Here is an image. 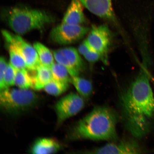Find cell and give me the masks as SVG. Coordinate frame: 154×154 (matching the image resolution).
<instances>
[{
    "label": "cell",
    "mask_w": 154,
    "mask_h": 154,
    "mask_svg": "<svg viewBox=\"0 0 154 154\" xmlns=\"http://www.w3.org/2000/svg\"><path fill=\"white\" fill-rule=\"evenodd\" d=\"M126 126L134 137L149 132V120L154 115V97L149 75L145 70L139 74L121 97Z\"/></svg>",
    "instance_id": "6da1fadb"
},
{
    "label": "cell",
    "mask_w": 154,
    "mask_h": 154,
    "mask_svg": "<svg viewBox=\"0 0 154 154\" xmlns=\"http://www.w3.org/2000/svg\"><path fill=\"white\" fill-rule=\"evenodd\" d=\"M117 115L109 107H96L79 121L72 132L73 139L114 140L117 137Z\"/></svg>",
    "instance_id": "7a4b0ae2"
},
{
    "label": "cell",
    "mask_w": 154,
    "mask_h": 154,
    "mask_svg": "<svg viewBox=\"0 0 154 154\" xmlns=\"http://www.w3.org/2000/svg\"><path fill=\"white\" fill-rule=\"evenodd\" d=\"M5 18L9 27L20 35L33 30L42 29L54 20L45 11L20 7L9 9Z\"/></svg>",
    "instance_id": "3957f363"
},
{
    "label": "cell",
    "mask_w": 154,
    "mask_h": 154,
    "mask_svg": "<svg viewBox=\"0 0 154 154\" xmlns=\"http://www.w3.org/2000/svg\"><path fill=\"white\" fill-rule=\"evenodd\" d=\"M39 100L37 94L30 89L8 88L1 90V108L8 114H22L37 105Z\"/></svg>",
    "instance_id": "277c9868"
},
{
    "label": "cell",
    "mask_w": 154,
    "mask_h": 154,
    "mask_svg": "<svg viewBox=\"0 0 154 154\" xmlns=\"http://www.w3.org/2000/svg\"><path fill=\"white\" fill-rule=\"evenodd\" d=\"M2 33L5 41L12 43L18 49L23 58L28 70L35 71L42 65L34 46L26 42L20 35L6 30H3Z\"/></svg>",
    "instance_id": "5b68a950"
},
{
    "label": "cell",
    "mask_w": 154,
    "mask_h": 154,
    "mask_svg": "<svg viewBox=\"0 0 154 154\" xmlns=\"http://www.w3.org/2000/svg\"><path fill=\"white\" fill-rule=\"evenodd\" d=\"M89 31V28L82 25L61 23L52 29L50 36L55 43L68 45L81 39Z\"/></svg>",
    "instance_id": "8992f818"
},
{
    "label": "cell",
    "mask_w": 154,
    "mask_h": 154,
    "mask_svg": "<svg viewBox=\"0 0 154 154\" xmlns=\"http://www.w3.org/2000/svg\"><path fill=\"white\" fill-rule=\"evenodd\" d=\"M84 106V99L78 93L72 92L61 98L55 106L57 125L78 114Z\"/></svg>",
    "instance_id": "52a82bcc"
},
{
    "label": "cell",
    "mask_w": 154,
    "mask_h": 154,
    "mask_svg": "<svg viewBox=\"0 0 154 154\" xmlns=\"http://www.w3.org/2000/svg\"><path fill=\"white\" fill-rule=\"evenodd\" d=\"M86 40L90 48L100 54L102 60L106 62L111 41V32L108 26L106 25L93 26Z\"/></svg>",
    "instance_id": "ba28073f"
},
{
    "label": "cell",
    "mask_w": 154,
    "mask_h": 154,
    "mask_svg": "<svg viewBox=\"0 0 154 154\" xmlns=\"http://www.w3.org/2000/svg\"><path fill=\"white\" fill-rule=\"evenodd\" d=\"M141 150L138 144L131 140H123L118 143H110L88 152L94 154H138Z\"/></svg>",
    "instance_id": "9c48e42d"
},
{
    "label": "cell",
    "mask_w": 154,
    "mask_h": 154,
    "mask_svg": "<svg viewBox=\"0 0 154 154\" xmlns=\"http://www.w3.org/2000/svg\"><path fill=\"white\" fill-rule=\"evenodd\" d=\"M83 6L90 12L106 20L115 21L116 17L112 0H79Z\"/></svg>",
    "instance_id": "30bf717a"
},
{
    "label": "cell",
    "mask_w": 154,
    "mask_h": 154,
    "mask_svg": "<svg viewBox=\"0 0 154 154\" xmlns=\"http://www.w3.org/2000/svg\"><path fill=\"white\" fill-rule=\"evenodd\" d=\"M79 0H72L63 16L62 23L82 25L86 22V19Z\"/></svg>",
    "instance_id": "8fae6325"
},
{
    "label": "cell",
    "mask_w": 154,
    "mask_h": 154,
    "mask_svg": "<svg viewBox=\"0 0 154 154\" xmlns=\"http://www.w3.org/2000/svg\"><path fill=\"white\" fill-rule=\"evenodd\" d=\"M61 146L57 140L49 138H42L36 140L32 144L31 152L35 154L55 153L60 150Z\"/></svg>",
    "instance_id": "7c38bea8"
},
{
    "label": "cell",
    "mask_w": 154,
    "mask_h": 154,
    "mask_svg": "<svg viewBox=\"0 0 154 154\" xmlns=\"http://www.w3.org/2000/svg\"><path fill=\"white\" fill-rule=\"evenodd\" d=\"M71 68V77L79 76L83 69V62L78 50L73 47L60 49Z\"/></svg>",
    "instance_id": "4fadbf2b"
},
{
    "label": "cell",
    "mask_w": 154,
    "mask_h": 154,
    "mask_svg": "<svg viewBox=\"0 0 154 154\" xmlns=\"http://www.w3.org/2000/svg\"><path fill=\"white\" fill-rule=\"evenodd\" d=\"M35 72L33 88L36 90L43 89L44 87L53 80L51 68L41 65Z\"/></svg>",
    "instance_id": "5bb4252c"
},
{
    "label": "cell",
    "mask_w": 154,
    "mask_h": 154,
    "mask_svg": "<svg viewBox=\"0 0 154 154\" xmlns=\"http://www.w3.org/2000/svg\"><path fill=\"white\" fill-rule=\"evenodd\" d=\"M71 83L79 95L84 99H88L91 96L93 88L89 80L77 76L72 77Z\"/></svg>",
    "instance_id": "9a60e30c"
},
{
    "label": "cell",
    "mask_w": 154,
    "mask_h": 154,
    "mask_svg": "<svg viewBox=\"0 0 154 154\" xmlns=\"http://www.w3.org/2000/svg\"><path fill=\"white\" fill-rule=\"evenodd\" d=\"M16 69L15 85L22 89L33 88L34 84V76L29 73L28 69Z\"/></svg>",
    "instance_id": "2e32d148"
},
{
    "label": "cell",
    "mask_w": 154,
    "mask_h": 154,
    "mask_svg": "<svg viewBox=\"0 0 154 154\" xmlns=\"http://www.w3.org/2000/svg\"><path fill=\"white\" fill-rule=\"evenodd\" d=\"M5 43L9 55V63L16 69H27L23 58L14 44L7 41Z\"/></svg>",
    "instance_id": "e0dca14e"
},
{
    "label": "cell",
    "mask_w": 154,
    "mask_h": 154,
    "mask_svg": "<svg viewBox=\"0 0 154 154\" xmlns=\"http://www.w3.org/2000/svg\"><path fill=\"white\" fill-rule=\"evenodd\" d=\"M41 64L44 66L51 68L54 63V57L53 53L45 45L38 42L34 44Z\"/></svg>",
    "instance_id": "ac0fdd59"
},
{
    "label": "cell",
    "mask_w": 154,
    "mask_h": 154,
    "mask_svg": "<svg viewBox=\"0 0 154 154\" xmlns=\"http://www.w3.org/2000/svg\"><path fill=\"white\" fill-rule=\"evenodd\" d=\"M53 79L56 81L69 84L72 82V77L67 69L63 65L56 63L51 67Z\"/></svg>",
    "instance_id": "d6986e66"
},
{
    "label": "cell",
    "mask_w": 154,
    "mask_h": 154,
    "mask_svg": "<svg viewBox=\"0 0 154 154\" xmlns=\"http://www.w3.org/2000/svg\"><path fill=\"white\" fill-rule=\"evenodd\" d=\"M69 84L57 82L53 79L44 87L43 89L50 95L58 96L67 91Z\"/></svg>",
    "instance_id": "ffe728a7"
},
{
    "label": "cell",
    "mask_w": 154,
    "mask_h": 154,
    "mask_svg": "<svg viewBox=\"0 0 154 154\" xmlns=\"http://www.w3.org/2000/svg\"><path fill=\"white\" fill-rule=\"evenodd\" d=\"M16 72V68L8 63L4 77L5 89L15 85Z\"/></svg>",
    "instance_id": "44dd1931"
},
{
    "label": "cell",
    "mask_w": 154,
    "mask_h": 154,
    "mask_svg": "<svg viewBox=\"0 0 154 154\" xmlns=\"http://www.w3.org/2000/svg\"><path fill=\"white\" fill-rule=\"evenodd\" d=\"M8 63L4 57H1L0 59V88H1V90L5 89L4 77Z\"/></svg>",
    "instance_id": "7402d4cb"
},
{
    "label": "cell",
    "mask_w": 154,
    "mask_h": 154,
    "mask_svg": "<svg viewBox=\"0 0 154 154\" xmlns=\"http://www.w3.org/2000/svg\"><path fill=\"white\" fill-rule=\"evenodd\" d=\"M84 56L87 60L90 63H95L102 59L100 54L91 49Z\"/></svg>",
    "instance_id": "603a6c76"
},
{
    "label": "cell",
    "mask_w": 154,
    "mask_h": 154,
    "mask_svg": "<svg viewBox=\"0 0 154 154\" xmlns=\"http://www.w3.org/2000/svg\"><path fill=\"white\" fill-rule=\"evenodd\" d=\"M91 49V48L85 40L79 46L78 51L81 54L84 56Z\"/></svg>",
    "instance_id": "cb8c5ba5"
}]
</instances>
